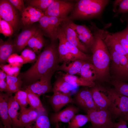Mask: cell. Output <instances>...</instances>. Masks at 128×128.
<instances>
[{
    "label": "cell",
    "instance_id": "1",
    "mask_svg": "<svg viewBox=\"0 0 128 128\" xmlns=\"http://www.w3.org/2000/svg\"><path fill=\"white\" fill-rule=\"evenodd\" d=\"M59 56L58 48L52 43L38 55L35 63L26 71L20 73L19 77L29 85L42 77H52L59 66Z\"/></svg>",
    "mask_w": 128,
    "mask_h": 128
},
{
    "label": "cell",
    "instance_id": "2",
    "mask_svg": "<svg viewBox=\"0 0 128 128\" xmlns=\"http://www.w3.org/2000/svg\"><path fill=\"white\" fill-rule=\"evenodd\" d=\"M109 0H80L74 6L73 13L69 17L72 19H87L100 16Z\"/></svg>",
    "mask_w": 128,
    "mask_h": 128
},
{
    "label": "cell",
    "instance_id": "3",
    "mask_svg": "<svg viewBox=\"0 0 128 128\" xmlns=\"http://www.w3.org/2000/svg\"><path fill=\"white\" fill-rule=\"evenodd\" d=\"M93 35L95 40L91 48L92 63L98 78H102L108 71L111 56L107 47L103 41L98 36Z\"/></svg>",
    "mask_w": 128,
    "mask_h": 128
},
{
    "label": "cell",
    "instance_id": "4",
    "mask_svg": "<svg viewBox=\"0 0 128 128\" xmlns=\"http://www.w3.org/2000/svg\"><path fill=\"white\" fill-rule=\"evenodd\" d=\"M89 89L96 105L101 109L109 110L115 116L116 102L114 90L106 89L95 86Z\"/></svg>",
    "mask_w": 128,
    "mask_h": 128
},
{
    "label": "cell",
    "instance_id": "5",
    "mask_svg": "<svg viewBox=\"0 0 128 128\" xmlns=\"http://www.w3.org/2000/svg\"><path fill=\"white\" fill-rule=\"evenodd\" d=\"M91 124L89 128H113L115 123L113 121V115L109 110L104 109L91 110L87 112Z\"/></svg>",
    "mask_w": 128,
    "mask_h": 128
},
{
    "label": "cell",
    "instance_id": "6",
    "mask_svg": "<svg viewBox=\"0 0 128 128\" xmlns=\"http://www.w3.org/2000/svg\"><path fill=\"white\" fill-rule=\"evenodd\" d=\"M92 25L94 29L93 35L98 36L101 39L108 50H113L126 56L128 55L112 33L98 28L94 23H92Z\"/></svg>",
    "mask_w": 128,
    "mask_h": 128
},
{
    "label": "cell",
    "instance_id": "7",
    "mask_svg": "<svg viewBox=\"0 0 128 128\" xmlns=\"http://www.w3.org/2000/svg\"><path fill=\"white\" fill-rule=\"evenodd\" d=\"M108 50L114 70L121 81L128 80V56L113 50Z\"/></svg>",
    "mask_w": 128,
    "mask_h": 128
},
{
    "label": "cell",
    "instance_id": "8",
    "mask_svg": "<svg viewBox=\"0 0 128 128\" xmlns=\"http://www.w3.org/2000/svg\"><path fill=\"white\" fill-rule=\"evenodd\" d=\"M74 104L80 109L87 112L91 110L100 108L96 105L89 89L87 87L80 89L75 93L73 98Z\"/></svg>",
    "mask_w": 128,
    "mask_h": 128
},
{
    "label": "cell",
    "instance_id": "9",
    "mask_svg": "<svg viewBox=\"0 0 128 128\" xmlns=\"http://www.w3.org/2000/svg\"><path fill=\"white\" fill-rule=\"evenodd\" d=\"M74 5L66 1L55 0L44 12L45 15L64 18L74 8Z\"/></svg>",
    "mask_w": 128,
    "mask_h": 128
},
{
    "label": "cell",
    "instance_id": "10",
    "mask_svg": "<svg viewBox=\"0 0 128 128\" xmlns=\"http://www.w3.org/2000/svg\"><path fill=\"white\" fill-rule=\"evenodd\" d=\"M64 22L75 31L78 38L87 48H92L94 41V37L88 27L85 25L76 24L70 20Z\"/></svg>",
    "mask_w": 128,
    "mask_h": 128
},
{
    "label": "cell",
    "instance_id": "11",
    "mask_svg": "<svg viewBox=\"0 0 128 128\" xmlns=\"http://www.w3.org/2000/svg\"><path fill=\"white\" fill-rule=\"evenodd\" d=\"M0 18L9 23L13 29L17 27L18 22L17 13L9 0H0Z\"/></svg>",
    "mask_w": 128,
    "mask_h": 128
},
{
    "label": "cell",
    "instance_id": "12",
    "mask_svg": "<svg viewBox=\"0 0 128 128\" xmlns=\"http://www.w3.org/2000/svg\"><path fill=\"white\" fill-rule=\"evenodd\" d=\"M80 111L77 107L70 105L63 110L52 114L50 117V122L55 124L56 128H59V122L69 123Z\"/></svg>",
    "mask_w": 128,
    "mask_h": 128
},
{
    "label": "cell",
    "instance_id": "13",
    "mask_svg": "<svg viewBox=\"0 0 128 128\" xmlns=\"http://www.w3.org/2000/svg\"><path fill=\"white\" fill-rule=\"evenodd\" d=\"M51 77L47 76L41 77L39 81L27 86L26 89L40 96L41 95L53 91L51 83Z\"/></svg>",
    "mask_w": 128,
    "mask_h": 128
},
{
    "label": "cell",
    "instance_id": "14",
    "mask_svg": "<svg viewBox=\"0 0 128 128\" xmlns=\"http://www.w3.org/2000/svg\"><path fill=\"white\" fill-rule=\"evenodd\" d=\"M49 101L55 113L59 112L62 108L69 104H74L70 93H54L50 97Z\"/></svg>",
    "mask_w": 128,
    "mask_h": 128
},
{
    "label": "cell",
    "instance_id": "15",
    "mask_svg": "<svg viewBox=\"0 0 128 128\" xmlns=\"http://www.w3.org/2000/svg\"><path fill=\"white\" fill-rule=\"evenodd\" d=\"M57 36L61 37L67 46L69 52L72 54L77 59L92 63L91 57L89 55L82 51L68 41L63 31L59 26L57 29Z\"/></svg>",
    "mask_w": 128,
    "mask_h": 128
},
{
    "label": "cell",
    "instance_id": "16",
    "mask_svg": "<svg viewBox=\"0 0 128 128\" xmlns=\"http://www.w3.org/2000/svg\"><path fill=\"white\" fill-rule=\"evenodd\" d=\"M42 113L30 107L21 110L18 118L19 127H25L35 121Z\"/></svg>",
    "mask_w": 128,
    "mask_h": 128
},
{
    "label": "cell",
    "instance_id": "17",
    "mask_svg": "<svg viewBox=\"0 0 128 128\" xmlns=\"http://www.w3.org/2000/svg\"><path fill=\"white\" fill-rule=\"evenodd\" d=\"M11 94L8 93L0 94V116L1 120L4 126L12 128V122L8 113V102Z\"/></svg>",
    "mask_w": 128,
    "mask_h": 128
},
{
    "label": "cell",
    "instance_id": "18",
    "mask_svg": "<svg viewBox=\"0 0 128 128\" xmlns=\"http://www.w3.org/2000/svg\"><path fill=\"white\" fill-rule=\"evenodd\" d=\"M22 13V20L24 25H30L39 21L45 15L41 11L30 6L25 8Z\"/></svg>",
    "mask_w": 128,
    "mask_h": 128
},
{
    "label": "cell",
    "instance_id": "19",
    "mask_svg": "<svg viewBox=\"0 0 128 128\" xmlns=\"http://www.w3.org/2000/svg\"><path fill=\"white\" fill-rule=\"evenodd\" d=\"M60 25L68 41L83 52L84 53L86 52L87 50V48L80 41L77 37L75 31L68 26L64 21Z\"/></svg>",
    "mask_w": 128,
    "mask_h": 128
},
{
    "label": "cell",
    "instance_id": "20",
    "mask_svg": "<svg viewBox=\"0 0 128 128\" xmlns=\"http://www.w3.org/2000/svg\"><path fill=\"white\" fill-rule=\"evenodd\" d=\"M38 30L35 28L24 30L18 36L14 43L15 50H22L27 45L29 39L36 33Z\"/></svg>",
    "mask_w": 128,
    "mask_h": 128
},
{
    "label": "cell",
    "instance_id": "21",
    "mask_svg": "<svg viewBox=\"0 0 128 128\" xmlns=\"http://www.w3.org/2000/svg\"><path fill=\"white\" fill-rule=\"evenodd\" d=\"M85 62L81 60H76L69 63H63L61 65H59L57 70L63 71L66 73L71 75H80L82 67Z\"/></svg>",
    "mask_w": 128,
    "mask_h": 128
},
{
    "label": "cell",
    "instance_id": "22",
    "mask_svg": "<svg viewBox=\"0 0 128 128\" xmlns=\"http://www.w3.org/2000/svg\"><path fill=\"white\" fill-rule=\"evenodd\" d=\"M61 75L63 78L74 88L80 86L91 87L95 86V83L94 82L85 80L81 77H78L75 75L66 73H63Z\"/></svg>",
    "mask_w": 128,
    "mask_h": 128
},
{
    "label": "cell",
    "instance_id": "23",
    "mask_svg": "<svg viewBox=\"0 0 128 128\" xmlns=\"http://www.w3.org/2000/svg\"><path fill=\"white\" fill-rule=\"evenodd\" d=\"M116 102V116L121 119L128 113V97L121 95L114 90Z\"/></svg>",
    "mask_w": 128,
    "mask_h": 128
},
{
    "label": "cell",
    "instance_id": "24",
    "mask_svg": "<svg viewBox=\"0 0 128 128\" xmlns=\"http://www.w3.org/2000/svg\"><path fill=\"white\" fill-rule=\"evenodd\" d=\"M8 105L9 114L12 122V127H19L18 115L20 106L12 94L9 98Z\"/></svg>",
    "mask_w": 128,
    "mask_h": 128
},
{
    "label": "cell",
    "instance_id": "25",
    "mask_svg": "<svg viewBox=\"0 0 128 128\" xmlns=\"http://www.w3.org/2000/svg\"><path fill=\"white\" fill-rule=\"evenodd\" d=\"M0 64H5L8 58L15 50L14 43L10 41L5 42L0 39Z\"/></svg>",
    "mask_w": 128,
    "mask_h": 128
},
{
    "label": "cell",
    "instance_id": "26",
    "mask_svg": "<svg viewBox=\"0 0 128 128\" xmlns=\"http://www.w3.org/2000/svg\"><path fill=\"white\" fill-rule=\"evenodd\" d=\"M44 43L42 33L38 30L35 34L29 40L27 45L38 55L41 53Z\"/></svg>",
    "mask_w": 128,
    "mask_h": 128
},
{
    "label": "cell",
    "instance_id": "27",
    "mask_svg": "<svg viewBox=\"0 0 128 128\" xmlns=\"http://www.w3.org/2000/svg\"><path fill=\"white\" fill-rule=\"evenodd\" d=\"M79 75L80 77L91 82H94L98 78L94 65L89 62H85L83 64Z\"/></svg>",
    "mask_w": 128,
    "mask_h": 128
},
{
    "label": "cell",
    "instance_id": "28",
    "mask_svg": "<svg viewBox=\"0 0 128 128\" xmlns=\"http://www.w3.org/2000/svg\"><path fill=\"white\" fill-rule=\"evenodd\" d=\"M74 88L61 76L56 78L53 85V91L54 93H70Z\"/></svg>",
    "mask_w": 128,
    "mask_h": 128
},
{
    "label": "cell",
    "instance_id": "29",
    "mask_svg": "<svg viewBox=\"0 0 128 128\" xmlns=\"http://www.w3.org/2000/svg\"><path fill=\"white\" fill-rule=\"evenodd\" d=\"M25 90L27 94L28 103L30 107L40 112L45 113L46 110L40 101V96L27 89Z\"/></svg>",
    "mask_w": 128,
    "mask_h": 128
},
{
    "label": "cell",
    "instance_id": "30",
    "mask_svg": "<svg viewBox=\"0 0 128 128\" xmlns=\"http://www.w3.org/2000/svg\"><path fill=\"white\" fill-rule=\"evenodd\" d=\"M49 16V27L51 35V39L53 41L58 38L57 31L59 26L64 21L70 20L69 17L62 18L53 16Z\"/></svg>",
    "mask_w": 128,
    "mask_h": 128
},
{
    "label": "cell",
    "instance_id": "31",
    "mask_svg": "<svg viewBox=\"0 0 128 128\" xmlns=\"http://www.w3.org/2000/svg\"><path fill=\"white\" fill-rule=\"evenodd\" d=\"M6 81L8 88L7 93L12 94L20 90L23 82L19 77H15L7 75Z\"/></svg>",
    "mask_w": 128,
    "mask_h": 128
},
{
    "label": "cell",
    "instance_id": "32",
    "mask_svg": "<svg viewBox=\"0 0 128 128\" xmlns=\"http://www.w3.org/2000/svg\"><path fill=\"white\" fill-rule=\"evenodd\" d=\"M89 121L90 119L87 114H76L69 123L66 128H79Z\"/></svg>",
    "mask_w": 128,
    "mask_h": 128
},
{
    "label": "cell",
    "instance_id": "33",
    "mask_svg": "<svg viewBox=\"0 0 128 128\" xmlns=\"http://www.w3.org/2000/svg\"><path fill=\"white\" fill-rule=\"evenodd\" d=\"M55 0H28L30 6L44 12Z\"/></svg>",
    "mask_w": 128,
    "mask_h": 128
},
{
    "label": "cell",
    "instance_id": "34",
    "mask_svg": "<svg viewBox=\"0 0 128 128\" xmlns=\"http://www.w3.org/2000/svg\"><path fill=\"white\" fill-rule=\"evenodd\" d=\"M14 98L19 105L21 110L26 108L28 103L27 94L26 91L19 90L16 92Z\"/></svg>",
    "mask_w": 128,
    "mask_h": 128
},
{
    "label": "cell",
    "instance_id": "35",
    "mask_svg": "<svg viewBox=\"0 0 128 128\" xmlns=\"http://www.w3.org/2000/svg\"><path fill=\"white\" fill-rule=\"evenodd\" d=\"M110 83L117 92L128 97V83L119 80L112 81Z\"/></svg>",
    "mask_w": 128,
    "mask_h": 128
},
{
    "label": "cell",
    "instance_id": "36",
    "mask_svg": "<svg viewBox=\"0 0 128 128\" xmlns=\"http://www.w3.org/2000/svg\"><path fill=\"white\" fill-rule=\"evenodd\" d=\"M21 55L23 60L24 64L36 61L38 57L32 50L28 48L24 49L22 52Z\"/></svg>",
    "mask_w": 128,
    "mask_h": 128
},
{
    "label": "cell",
    "instance_id": "37",
    "mask_svg": "<svg viewBox=\"0 0 128 128\" xmlns=\"http://www.w3.org/2000/svg\"><path fill=\"white\" fill-rule=\"evenodd\" d=\"M0 68L7 75L17 77L19 75L21 68L8 64H0Z\"/></svg>",
    "mask_w": 128,
    "mask_h": 128
},
{
    "label": "cell",
    "instance_id": "38",
    "mask_svg": "<svg viewBox=\"0 0 128 128\" xmlns=\"http://www.w3.org/2000/svg\"><path fill=\"white\" fill-rule=\"evenodd\" d=\"M35 122V128H51L50 119L46 113L40 115Z\"/></svg>",
    "mask_w": 128,
    "mask_h": 128
},
{
    "label": "cell",
    "instance_id": "39",
    "mask_svg": "<svg viewBox=\"0 0 128 128\" xmlns=\"http://www.w3.org/2000/svg\"><path fill=\"white\" fill-rule=\"evenodd\" d=\"M13 32V28L8 22L0 18V32L5 37L11 35Z\"/></svg>",
    "mask_w": 128,
    "mask_h": 128
},
{
    "label": "cell",
    "instance_id": "40",
    "mask_svg": "<svg viewBox=\"0 0 128 128\" xmlns=\"http://www.w3.org/2000/svg\"><path fill=\"white\" fill-rule=\"evenodd\" d=\"M7 62L14 66L21 68L24 64L23 60L20 55L16 53H13L8 59Z\"/></svg>",
    "mask_w": 128,
    "mask_h": 128
},
{
    "label": "cell",
    "instance_id": "41",
    "mask_svg": "<svg viewBox=\"0 0 128 128\" xmlns=\"http://www.w3.org/2000/svg\"><path fill=\"white\" fill-rule=\"evenodd\" d=\"M114 6H118V8L115 16L120 13L128 12V0H116L115 1Z\"/></svg>",
    "mask_w": 128,
    "mask_h": 128
},
{
    "label": "cell",
    "instance_id": "42",
    "mask_svg": "<svg viewBox=\"0 0 128 128\" xmlns=\"http://www.w3.org/2000/svg\"><path fill=\"white\" fill-rule=\"evenodd\" d=\"M41 27L51 39V35L50 30L49 22V16L44 15L39 21Z\"/></svg>",
    "mask_w": 128,
    "mask_h": 128
},
{
    "label": "cell",
    "instance_id": "43",
    "mask_svg": "<svg viewBox=\"0 0 128 128\" xmlns=\"http://www.w3.org/2000/svg\"><path fill=\"white\" fill-rule=\"evenodd\" d=\"M112 33L126 53L128 54V41L120 32Z\"/></svg>",
    "mask_w": 128,
    "mask_h": 128
},
{
    "label": "cell",
    "instance_id": "44",
    "mask_svg": "<svg viewBox=\"0 0 128 128\" xmlns=\"http://www.w3.org/2000/svg\"><path fill=\"white\" fill-rule=\"evenodd\" d=\"M58 38L59 42L58 48L59 56L63 55L69 53L67 46L62 39L59 36H58Z\"/></svg>",
    "mask_w": 128,
    "mask_h": 128
},
{
    "label": "cell",
    "instance_id": "45",
    "mask_svg": "<svg viewBox=\"0 0 128 128\" xmlns=\"http://www.w3.org/2000/svg\"><path fill=\"white\" fill-rule=\"evenodd\" d=\"M76 60L78 59H77L72 54L69 52L65 55L59 56V63H69Z\"/></svg>",
    "mask_w": 128,
    "mask_h": 128
},
{
    "label": "cell",
    "instance_id": "46",
    "mask_svg": "<svg viewBox=\"0 0 128 128\" xmlns=\"http://www.w3.org/2000/svg\"><path fill=\"white\" fill-rule=\"evenodd\" d=\"M10 2L22 13L25 9L22 0H9Z\"/></svg>",
    "mask_w": 128,
    "mask_h": 128
},
{
    "label": "cell",
    "instance_id": "47",
    "mask_svg": "<svg viewBox=\"0 0 128 128\" xmlns=\"http://www.w3.org/2000/svg\"><path fill=\"white\" fill-rule=\"evenodd\" d=\"M0 90L1 92L3 91L8 92L7 83L6 79H0Z\"/></svg>",
    "mask_w": 128,
    "mask_h": 128
},
{
    "label": "cell",
    "instance_id": "48",
    "mask_svg": "<svg viewBox=\"0 0 128 128\" xmlns=\"http://www.w3.org/2000/svg\"><path fill=\"white\" fill-rule=\"evenodd\" d=\"M127 121L120 119L118 122L115 123V128H128Z\"/></svg>",
    "mask_w": 128,
    "mask_h": 128
},
{
    "label": "cell",
    "instance_id": "49",
    "mask_svg": "<svg viewBox=\"0 0 128 128\" xmlns=\"http://www.w3.org/2000/svg\"><path fill=\"white\" fill-rule=\"evenodd\" d=\"M124 19L127 23V26L125 29L120 32L128 41V15L125 16Z\"/></svg>",
    "mask_w": 128,
    "mask_h": 128
},
{
    "label": "cell",
    "instance_id": "50",
    "mask_svg": "<svg viewBox=\"0 0 128 128\" xmlns=\"http://www.w3.org/2000/svg\"><path fill=\"white\" fill-rule=\"evenodd\" d=\"M7 75L2 70H0V79H6Z\"/></svg>",
    "mask_w": 128,
    "mask_h": 128
},
{
    "label": "cell",
    "instance_id": "51",
    "mask_svg": "<svg viewBox=\"0 0 128 128\" xmlns=\"http://www.w3.org/2000/svg\"><path fill=\"white\" fill-rule=\"evenodd\" d=\"M126 121H128V113L124 115L121 119Z\"/></svg>",
    "mask_w": 128,
    "mask_h": 128
},
{
    "label": "cell",
    "instance_id": "52",
    "mask_svg": "<svg viewBox=\"0 0 128 128\" xmlns=\"http://www.w3.org/2000/svg\"><path fill=\"white\" fill-rule=\"evenodd\" d=\"M31 124H29L26 126L24 127L25 128H35V126L34 127H32L31 126Z\"/></svg>",
    "mask_w": 128,
    "mask_h": 128
},
{
    "label": "cell",
    "instance_id": "53",
    "mask_svg": "<svg viewBox=\"0 0 128 128\" xmlns=\"http://www.w3.org/2000/svg\"><path fill=\"white\" fill-rule=\"evenodd\" d=\"M3 128H9L7 127L4 126L3 127ZM12 128H25L24 127H12Z\"/></svg>",
    "mask_w": 128,
    "mask_h": 128
},
{
    "label": "cell",
    "instance_id": "54",
    "mask_svg": "<svg viewBox=\"0 0 128 128\" xmlns=\"http://www.w3.org/2000/svg\"><path fill=\"white\" fill-rule=\"evenodd\" d=\"M127 121V123L128 124V121Z\"/></svg>",
    "mask_w": 128,
    "mask_h": 128
},
{
    "label": "cell",
    "instance_id": "55",
    "mask_svg": "<svg viewBox=\"0 0 128 128\" xmlns=\"http://www.w3.org/2000/svg\"></svg>",
    "mask_w": 128,
    "mask_h": 128
}]
</instances>
